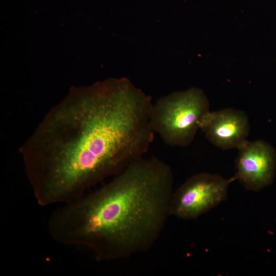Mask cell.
<instances>
[{"mask_svg": "<svg viewBox=\"0 0 276 276\" xmlns=\"http://www.w3.org/2000/svg\"><path fill=\"white\" fill-rule=\"evenodd\" d=\"M151 98L126 79L71 95L20 148L38 204L72 202L145 156L154 139Z\"/></svg>", "mask_w": 276, "mask_h": 276, "instance_id": "1", "label": "cell"}, {"mask_svg": "<svg viewBox=\"0 0 276 276\" xmlns=\"http://www.w3.org/2000/svg\"><path fill=\"white\" fill-rule=\"evenodd\" d=\"M173 185L169 165L144 156L99 189L53 211L48 233L58 243L89 249L100 262L147 252L170 216Z\"/></svg>", "mask_w": 276, "mask_h": 276, "instance_id": "2", "label": "cell"}, {"mask_svg": "<svg viewBox=\"0 0 276 276\" xmlns=\"http://www.w3.org/2000/svg\"><path fill=\"white\" fill-rule=\"evenodd\" d=\"M209 111V101L203 91L192 87L170 94L153 103L150 124L165 144L185 147L195 139L201 120Z\"/></svg>", "mask_w": 276, "mask_h": 276, "instance_id": "3", "label": "cell"}, {"mask_svg": "<svg viewBox=\"0 0 276 276\" xmlns=\"http://www.w3.org/2000/svg\"><path fill=\"white\" fill-rule=\"evenodd\" d=\"M230 181L208 173L191 176L173 192L170 216L184 220L198 218L226 199Z\"/></svg>", "mask_w": 276, "mask_h": 276, "instance_id": "4", "label": "cell"}, {"mask_svg": "<svg viewBox=\"0 0 276 276\" xmlns=\"http://www.w3.org/2000/svg\"><path fill=\"white\" fill-rule=\"evenodd\" d=\"M238 150L234 179L238 180L250 191H259L270 185L276 170V151L274 148L263 140H247Z\"/></svg>", "mask_w": 276, "mask_h": 276, "instance_id": "5", "label": "cell"}, {"mask_svg": "<svg viewBox=\"0 0 276 276\" xmlns=\"http://www.w3.org/2000/svg\"><path fill=\"white\" fill-rule=\"evenodd\" d=\"M199 129L216 147L223 150L238 149L247 140L250 126L244 111L228 108L209 111L201 120Z\"/></svg>", "mask_w": 276, "mask_h": 276, "instance_id": "6", "label": "cell"}]
</instances>
